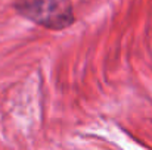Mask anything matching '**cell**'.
<instances>
[{"label": "cell", "instance_id": "6da1fadb", "mask_svg": "<svg viewBox=\"0 0 152 150\" xmlns=\"http://www.w3.org/2000/svg\"><path fill=\"white\" fill-rule=\"evenodd\" d=\"M15 10L31 22L52 31L65 30L75 21L71 0H16Z\"/></svg>", "mask_w": 152, "mask_h": 150}]
</instances>
